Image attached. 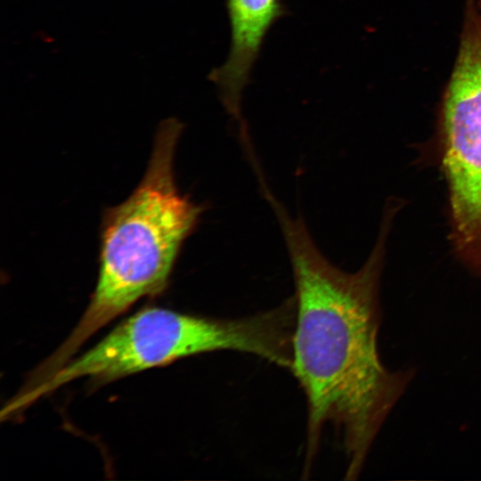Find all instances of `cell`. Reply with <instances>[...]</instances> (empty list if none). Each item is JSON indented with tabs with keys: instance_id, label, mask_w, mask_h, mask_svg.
Here are the masks:
<instances>
[{
	"instance_id": "obj_1",
	"label": "cell",
	"mask_w": 481,
	"mask_h": 481,
	"mask_svg": "<svg viewBox=\"0 0 481 481\" xmlns=\"http://www.w3.org/2000/svg\"><path fill=\"white\" fill-rule=\"evenodd\" d=\"M296 285L297 316L291 371L307 404L306 461L323 426L332 424L346 456V479L361 473L370 448L412 378L391 371L378 346L379 277L382 243L355 273L331 264L299 216L276 201Z\"/></svg>"
},
{
	"instance_id": "obj_2",
	"label": "cell",
	"mask_w": 481,
	"mask_h": 481,
	"mask_svg": "<svg viewBox=\"0 0 481 481\" xmlns=\"http://www.w3.org/2000/svg\"><path fill=\"white\" fill-rule=\"evenodd\" d=\"M183 129L175 118L159 124L139 184L126 200L105 210L94 291L70 334L42 362L46 372L61 368L91 336L136 301L166 289L181 247L203 211L175 183L174 157Z\"/></svg>"
},
{
	"instance_id": "obj_3",
	"label": "cell",
	"mask_w": 481,
	"mask_h": 481,
	"mask_svg": "<svg viewBox=\"0 0 481 481\" xmlns=\"http://www.w3.org/2000/svg\"><path fill=\"white\" fill-rule=\"evenodd\" d=\"M295 323L296 307L290 299L272 310L239 319H216L148 307L123 321L37 387L16 394L10 399L9 407L20 412L77 379L88 378L94 384H106L183 357L216 350L253 354L290 369Z\"/></svg>"
},
{
	"instance_id": "obj_4",
	"label": "cell",
	"mask_w": 481,
	"mask_h": 481,
	"mask_svg": "<svg viewBox=\"0 0 481 481\" xmlns=\"http://www.w3.org/2000/svg\"><path fill=\"white\" fill-rule=\"evenodd\" d=\"M444 166L456 238L481 254V12L469 19L443 109Z\"/></svg>"
},
{
	"instance_id": "obj_5",
	"label": "cell",
	"mask_w": 481,
	"mask_h": 481,
	"mask_svg": "<svg viewBox=\"0 0 481 481\" xmlns=\"http://www.w3.org/2000/svg\"><path fill=\"white\" fill-rule=\"evenodd\" d=\"M231 28V45L226 61L214 68L208 78L213 82L226 112L237 122L240 140H249L241 110L242 92L250 82L272 27L289 14L282 0H225Z\"/></svg>"
}]
</instances>
